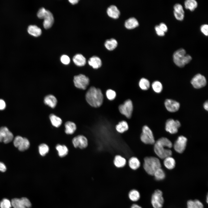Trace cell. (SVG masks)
<instances>
[{"label": "cell", "mask_w": 208, "mask_h": 208, "mask_svg": "<svg viewBox=\"0 0 208 208\" xmlns=\"http://www.w3.org/2000/svg\"><path fill=\"white\" fill-rule=\"evenodd\" d=\"M125 25L127 28L131 29L138 27L139 25V23L136 18L132 17L125 21Z\"/></svg>", "instance_id": "23"}, {"label": "cell", "mask_w": 208, "mask_h": 208, "mask_svg": "<svg viewBox=\"0 0 208 208\" xmlns=\"http://www.w3.org/2000/svg\"><path fill=\"white\" fill-rule=\"evenodd\" d=\"M173 60L174 63L178 66L183 67L191 61L192 57L190 55L186 54L184 49L181 48L174 53Z\"/></svg>", "instance_id": "3"}, {"label": "cell", "mask_w": 208, "mask_h": 208, "mask_svg": "<svg viewBox=\"0 0 208 208\" xmlns=\"http://www.w3.org/2000/svg\"><path fill=\"white\" fill-rule=\"evenodd\" d=\"M130 208H142V207L140 205L136 204H133L131 205Z\"/></svg>", "instance_id": "52"}, {"label": "cell", "mask_w": 208, "mask_h": 208, "mask_svg": "<svg viewBox=\"0 0 208 208\" xmlns=\"http://www.w3.org/2000/svg\"><path fill=\"white\" fill-rule=\"evenodd\" d=\"M152 86L153 90L156 92L159 93L162 91L163 86L160 82L155 81L152 84Z\"/></svg>", "instance_id": "37"}, {"label": "cell", "mask_w": 208, "mask_h": 208, "mask_svg": "<svg viewBox=\"0 0 208 208\" xmlns=\"http://www.w3.org/2000/svg\"><path fill=\"white\" fill-rule=\"evenodd\" d=\"M118 42L115 39L112 38L107 40L105 41L104 45L107 49L112 51L117 46Z\"/></svg>", "instance_id": "27"}, {"label": "cell", "mask_w": 208, "mask_h": 208, "mask_svg": "<svg viewBox=\"0 0 208 208\" xmlns=\"http://www.w3.org/2000/svg\"><path fill=\"white\" fill-rule=\"evenodd\" d=\"M174 15L175 18L178 20L182 21L184 17V14L179 12H177L174 11Z\"/></svg>", "instance_id": "42"}, {"label": "cell", "mask_w": 208, "mask_h": 208, "mask_svg": "<svg viewBox=\"0 0 208 208\" xmlns=\"http://www.w3.org/2000/svg\"><path fill=\"white\" fill-rule=\"evenodd\" d=\"M6 106L5 102L2 99H0V110H2L4 109Z\"/></svg>", "instance_id": "49"}, {"label": "cell", "mask_w": 208, "mask_h": 208, "mask_svg": "<svg viewBox=\"0 0 208 208\" xmlns=\"http://www.w3.org/2000/svg\"><path fill=\"white\" fill-rule=\"evenodd\" d=\"M164 104L167 109L168 111L172 112L177 111L180 106L179 102L171 99H166Z\"/></svg>", "instance_id": "17"}, {"label": "cell", "mask_w": 208, "mask_h": 208, "mask_svg": "<svg viewBox=\"0 0 208 208\" xmlns=\"http://www.w3.org/2000/svg\"><path fill=\"white\" fill-rule=\"evenodd\" d=\"M106 95L108 99L109 100H114L116 96V93L114 90H108L106 92Z\"/></svg>", "instance_id": "39"}, {"label": "cell", "mask_w": 208, "mask_h": 208, "mask_svg": "<svg viewBox=\"0 0 208 208\" xmlns=\"http://www.w3.org/2000/svg\"><path fill=\"white\" fill-rule=\"evenodd\" d=\"M191 83L194 88L199 89L204 87L206 84L207 81L204 76L198 74L192 78Z\"/></svg>", "instance_id": "14"}, {"label": "cell", "mask_w": 208, "mask_h": 208, "mask_svg": "<svg viewBox=\"0 0 208 208\" xmlns=\"http://www.w3.org/2000/svg\"><path fill=\"white\" fill-rule=\"evenodd\" d=\"M78 0H69V1L72 4L74 5L77 4L79 1Z\"/></svg>", "instance_id": "51"}, {"label": "cell", "mask_w": 208, "mask_h": 208, "mask_svg": "<svg viewBox=\"0 0 208 208\" xmlns=\"http://www.w3.org/2000/svg\"><path fill=\"white\" fill-rule=\"evenodd\" d=\"M187 208H198L194 200H189L187 202Z\"/></svg>", "instance_id": "43"}, {"label": "cell", "mask_w": 208, "mask_h": 208, "mask_svg": "<svg viewBox=\"0 0 208 208\" xmlns=\"http://www.w3.org/2000/svg\"><path fill=\"white\" fill-rule=\"evenodd\" d=\"M49 118L52 124L55 127H58L62 124V121L61 118L53 114L50 115Z\"/></svg>", "instance_id": "31"}, {"label": "cell", "mask_w": 208, "mask_h": 208, "mask_svg": "<svg viewBox=\"0 0 208 208\" xmlns=\"http://www.w3.org/2000/svg\"><path fill=\"white\" fill-rule=\"evenodd\" d=\"M200 29L201 32L205 36H208V25L204 24L201 26Z\"/></svg>", "instance_id": "44"}, {"label": "cell", "mask_w": 208, "mask_h": 208, "mask_svg": "<svg viewBox=\"0 0 208 208\" xmlns=\"http://www.w3.org/2000/svg\"><path fill=\"white\" fill-rule=\"evenodd\" d=\"M155 29L157 34L159 36H164L165 35V33L159 28L158 25H156Z\"/></svg>", "instance_id": "45"}, {"label": "cell", "mask_w": 208, "mask_h": 208, "mask_svg": "<svg viewBox=\"0 0 208 208\" xmlns=\"http://www.w3.org/2000/svg\"><path fill=\"white\" fill-rule=\"evenodd\" d=\"M128 196L131 200L135 202L138 201L140 199V196L139 191L137 190L133 189L129 192Z\"/></svg>", "instance_id": "34"}, {"label": "cell", "mask_w": 208, "mask_h": 208, "mask_svg": "<svg viewBox=\"0 0 208 208\" xmlns=\"http://www.w3.org/2000/svg\"><path fill=\"white\" fill-rule=\"evenodd\" d=\"M73 82L76 87L85 90L89 84V79L86 75L80 74L74 77Z\"/></svg>", "instance_id": "7"}, {"label": "cell", "mask_w": 208, "mask_h": 208, "mask_svg": "<svg viewBox=\"0 0 208 208\" xmlns=\"http://www.w3.org/2000/svg\"><path fill=\"white\" fill-rule=\"evenodd\" d=\"M86 99L88 103L92 107L100 106L103 101V96L101 90L94 87L90 88L86 92Z\"/></svg>", "instance_id": "2"}, {"label": "cell", "mask_w": 208, "mask_h": 208, "mask_svg": "<svg viewBox=\"0 0 208 208\" xmlns=\"http://www.w3.org/2000/svg\"><path fill=\"white\" fill-rule=\"evenodd\" d=\"M153 176L156 180L160 181L164 179L165 178L166 174L164 171L160 168L155 171Z\"/></svg>", "instance_id": "33"}, {"label": "cell", "mask_w": 208, "mask_h": 208, "mask_svg": "<svg viewBox=\"0 0 208 208\" xmlns=\"http://www.w3.org/2000/svg\"><path fill=\"white\" fill-rule=\"evenodd\" d=\"M39 153L42 156H44L48 153L49 150L48 146L45 144H40L38 147Z\"/></svg>", "instance_id": "36"}, {"label": "cell", "mask_w": 208, "mask_h": 208, "mask_svg": "<svg viewBox=\"0 0 208 208\" xmlns=\"http://www.w3.org/2000/svg\"><path fill=\"white\" fill-rule=\"evenodd\" d=\"M42 19H44L43 25L45 29H47L51 27L54 20L53 15L49 11L46 10Z\"/></svg>", "instance_id": "16"}, {"label": "cell", "mask_w": 208, "mask_h": 208, "mask_svg": "<svg viewBox=\"0 0 208 208\" xmlns=\"http://www.w3.org/2000/svg\"><path fill=\"white\" fill-rule=\"evenodd\" d=\"M126 163V159L120 155L115 156L114 160V163L117 167L120 168L125 166Z\"/></svg>", "instance_id": "26"}, {"label": "cell", "mask_w": 208, "mask_h": 208, "mask_svg": "<svg viewBox=\"0 0 208 208\" xmlns=\"http://www.w3.org/2000/svg\"><path fill=\"white\" fill-rule=\"evenodd\" d=\"M140 139L145 144H152L155 143L153 132L150 128L146 125H145L142 127Z\"/></svg>", "instance_id": "6"}, {"label": "cell", "mask_w": 208, "mask_h": 208, "mask_svg": "<svg viewBox=\"0 0 208 208\" xmlns=\"http://www.w3.org/2000/svg\"><path fill=\"white\" fill-rule=\"evenodd\" d=\"M129 167L133 170H136L139 168L140 165L139 160L136 157H132L129 161Z\"/></svg>", "instance_id": "29"}, {"label": "cell", "mask_w": 208, "mask_h": 208, "mask_svg": "<svg viewBox=\"0 0 208 208\" xmlns=\"http://www.w3.org/2000/svg\"><path fill=\"white\" fill-rule=\"evenodd\" d=\"M13 143L15 147L22 151L27 149L30 146V143L28 140L20 136H17L15 137Z\"/></svg>", "instance_id": "9"}, {"label": "cell", "mask_w": 208, "mask_h": 208, "mask_svg": "<svg viewBox=\"0 0 208 208\" xmlns=\"http://www.w3.org/2000/svg\"><path fill=\"white\" fill-rule=\"evenodd\" d=\"M194 200L198 208H204L203 204L199 200L196 199Z\"/></svg>", "instance_id": "47"}, {"label": "cell", "mask_w": 208, "mask_h": 208, "mask_svg": "<svg viewBox=\"0 0 208 208\" xmlns=\"http://www.w3.org/2000/svg\"><path fill=\"white\" fill-rule=\"evenodd\" d=\"M72 143L75 147H79L81 149H83L88 146V141L85 136L80 135L75 137L73 139Z\"/></svg>", "instance_id": "15"}, {"label": "cell", "mask_w": 208, "mask_h": 208, "mask_svg": "<svg viewBox=\"0 0 208 208\" xmlns=\"http://www.w3.org/2000/svg\"><path fill=\"white\" fill-rule=\"evenodd\" d=\"M6 170V167L4 164L0 162V171L2 172H5Z\"/></svg>", "instance_id": "48"}, {"label": "cell", "mask_w": 208, "mask_h": 208, "mask_svg": "<svg viewBox=\"0 0 208 208\" xmlns=\"http://www.w3.org/2000/svg\"><path fill=\"white\" fill-rule=\"evenodd\" d=\"M206 201L207 203H208V195H207V198H206Z\"/></svg>", "instance_id": "53"}, {"label": "cell", "mask_w": 208, "mask_h": 208, "mask_svg": "<svg viewBox=\"0 0 208 208\" xmlns=\"http://www.w3.org/2000/svg\"><path fill=\"white\" fill-rule=\"evenodd\" d=\"M180 126L181 123L178 120L170 119L166 122L165 129L171 134H175L177 132L178 129Z\"/></svg>", "instance_id": "11"}, {"label": "cell", "mask_w": 208, "mask_h": 208, "mask_svg": "<svg viewBox=\"0 0 208 208\" xmlns=\"http://www.w3.org/2000/svg\"><path fill=\"white\" fill-rule=\"evenodd\" d=\"M174 11L184 14V12L182 5L179 3L175 4L174 6Z\"/></svg>", "instance_id": "41"}, {"label": "cell", "mask_w": 208, "mask_h": 208, "mask_svg": "<svg viewBox=\"0 0 208 208\" xmlns=\"http://www.w3.org/2000/svg\"><path fill=\"white\" fill-rule=\"evenodd\" d=\"M154 151L160 158L164 159L172 155V151L170 149L172 146V142L166 138L162 137L155 142Z\"/></svg>", "instance_id": "1"}, {"label": "cell", "mask_w": 208, "mask_h": 208, "mask_svg": "<svg viewBox=\"0 0 208 208\" xmlns=\"http://www.w3.org/2000/svg\"><path fill=\"white\" fill-rule=\"evenodd\" d=\"M116 129L118 133H122L128 129L129 126L127 122L122 121L116 125Z\"/></svg>", "instance_id": "28"}, {"label": "cell", "mask_w": 208, "mask_h": 208, "mask_svg": "<svg viewBox=\"0 0 208 208\" xmlns=\"http://www.w3.org/2000/svg\"><path fill=\"white\" fill-rule=\"evenodd\" d=\"M73 61L77 66H84L86 62V60L84 56L81 54L75 55L73 58Z\"/></svg>", "instance_id": "22"}, {"label": "cell", "mask_w": 208, "mask_h": 208, "mask_svg": "<svg viewBox=\"0 0 208 208\" xmlns=\"http://www.w3.org/2000/svg\"><path fill=\"white\" fill-rule=\"evenodd\" d=\"M161 164L159 159L155 157H147L144 159L143 167L148 174L153 176L155 171L161 168Z\"/></svg>", "instance_id": "4"}, {"label": "cell", "mask_w": 208, "mask_h": 208, "mask_svg": "<svg viewBox=\"0 0 208 208\" xmlns=\"http://www.w3.org/2000/svg\"><path fill=\"white\" fill-rule=\"evenodd\" d=\"M160 29L164 33L168 30V28L166 25L164 23H161L159 25Z\"/></svg>", "instance_id": "46"}, {"label": "cell", "mask_w": 208, "mask_h": 208, "mask_svg": "<svg viewBox=\"0 0 208 208\" xmlns=\"http://www.w3.org/2000/svg\"><path fill=\"white\" fill-rule=\"evenodd\" d=\"M44 103L51 108H55L57 103L56 98L53 95L49 94L46 96L44 99Z\"/></svg>", "instance_id": "19"}, {"label": "cell", "mask_w": 208, "mask_h": 208, "mask_svg": "<svg viewBox=\"0 0 208 208\" xmlns=\"http://www.w3.org/2000/svg\"><path fill=\"white\" fill-rule=\"evenodd\" d=\"M13 139V134L6 127L0 128V142L7 144L10 142Z\"/></svg>", "instance_id": "12"}, {"label": "cell", "mask_w": 208, "mask_h": 208, "mask_svg": "<svg viewBox=\"0 0 208 208\" xmlns=\"http://www.w3.org/2000/svg\"><path fill=\"white\" fill-rule=\"evenodd\" d=\"M187 141V138L185 137L179 136L174 144V148L177 152L182 153L185 150Z\"/></svg>", "instance_id": "13"}, {"label": "cell", "mask_w": 208, "mask_h": 208, "mask_svg": "<svg viewBox=\"0 0 208 208\" xmlns=\"http://www.w3.org/2000/svg\"><path fill=\"white\" fill-rule=\"evenodd\" d=\"M164 200L162 191L156 189L152 194L151 203L153 208H162L164 206Z\"/></svg>", "instance_id": "5"}, {"label": "cell", "mask_w": 208, "mask_h": 208, "mask_svg": "<svg viewBox=\"0 0 208 208\" xmlns=\"http://www.w3.org/2000/svg\"><path fill=\"white\" fill-rule=\"evenodd\" d=\"M12 207L11 202L7 198H4L0 202L1 208H11Z\"/></svg>", "instance_id": "38"}, {"label": "cell", "mask_w": 208, "mask_h": 208, "mask_svg": "<svg viewBox=\"0 0 208 208\" xmlns=\"http://www.w3.org/2000/svg\"><path fill=\"white\" fill-rule=\"evenodd\" d=\"M56 149L58 151V155L61 157H65L68 152V148L65 145L58 144L56 146Z\"/></svg>", "instance_id": "30"}, {"label": "cell", "mask_w": 208, "mask_h": 208, "mask_svg": "<svg viewBox=\"0 0 208 208\" xmlns=\"http://www.w3.org/2000/svg\"><path fill=\"white\" fill-rule=\"evenodd\" d=\"M89 64L94 69H97L101 67L102 62L101 59L97 56H93L90 57L88 61Z\"/></svg>", "instance_id": "20"}, {"label": "cell", "mask_w": 208, "mask_h": 208, "mask_svg": "<svg viewBox=\"0 0 208 208\" xmlns=\"http://www.w3.org/2000/svg\"><path fill=\"white\" fill-rule=\"evenodd\" d=\"M203 107L207 111L208 110V101H206L204 104Z\"/></svg>", "instance_id": "50"}, {"label": "cell", "mask_w": 208, "mask_h": 208, "mask_svg": "<svg viewBox=\"0 0 208 208\" xmlns=\"http://www.w3.org/2000/svg\"><path fill=\"white\" fill-rule=\"evenodd\" d=\"M184 5L186 9L193 11L197 7L198 3L195 0H187L185 1Z\"/></svg>", "instance_id": "32"}, {"label": "cell", "mask_w": 208, "mask_h": 208, "mask_svg": "<svg viewBox=\"0 0 208 208\" xmlns=\"http://www.w3.org/2000/svg\"><path fill=\"white\" fill-rule=\"evenodd\" d=\"M27 32L30 35L36 37L40 36L42 33L41 29L34 25H29L27 28Z\"/></svg>", "instance_id": "21"}, {"label": "cell", "mask_w": 208, "mask_h": 208, "mask_svg": "<svg viewBox=\"0 0 208 208\" xmlns=\"http://www.w3.org/2000/svg\"><path fill=\"white\" fill-rule=\"evenodd\" d=\"M65 132L68 134H73L76 129V126L73 122L67 121L65 124Z\"/></svg>", "instance_id": "24"}, {"label": "cell", "mask_w": 208, "mask_h": 208, "mask_svg": "<svg viewBox=\"0 0 208 208\" xmlns=\"http://www.w3.org/2000/svg\"><path fill=\"white\" fill-rule=\"evenodd\" d=\"M11 203L14 208H30L31 207L30 201L26 197L14 198L12 199Z\"/></svg>", "instance_id": "10"}, {"label": "cell", "mask_w": 208, "mask_h": 208, "mask_svg": "<svg viewBox=\"0 0 208 208\" xmlns=\"http://www.w3.org/2000/svg\"><path fill=\"white\" fill-rule=\"evenodd\" d=\"M164 159V164L166 168L169 170L174 168L175 166L176 162L173 157L170 156L166 157Z\"/></svg>", "instance_id": "25"}, {"label": "cell", "mask_w": 208, "mask_h": 208, "mask_svg": "<svg viewBox=\"0 0 208 208\" xmlns=\"http://www.w3.org/2000/svg\"><path fill=\"white\" fill-rule=\"evenodd\" d=\"M60 60L62 63L65 65L68 64L70 61L69 57L65 55H63L61 56Z\"/></svg>", "instance_id": "40"}, {"label": "cell", "mask_w": 208, "mask_h": 208, "mask_svg": "<svg viewBox=\"0 0 208 208\" xmlns=\"http://www.w3.org/2000/svg\"><path fill=\"white\" fill-rule=\"evenodd\" d=\"M139 85L142 90H146L150 87V83L147 79L143 78L140 80L139 82Z\"/></svg>", "instance_id": "35"}, {"label": "cell", "mask_w": 208, "mask_h": 208, "mask_svg": "<svg viewBox=\"0 0 208 208\" xmlns=\"http://www.w3.org/2000/svg\"><path fill=\"white\" fill-rule=\"evenodd\" d=\"M107 12L109 17L115 19L118 18L120 14L118 9L114 5H112L109 7L107 8Z\"/></svg>", "instance_id": "18"}, {"label": "cell", "mask_w": 208, "mask_h": 208, "mask_svg": "<svg viewBox=\"0 0 208 208\" xmlns=\"http://www.w3.org/2000/svg\"><path fill=\"white\" fill-rule=\"evenodd\" d=\"M120 113L127 118H130L131 116L133 110V105L132 101L130 99L126 100L123 104L119 106Z\"/></svg>", "instance_id": "8"}]
</instances>
